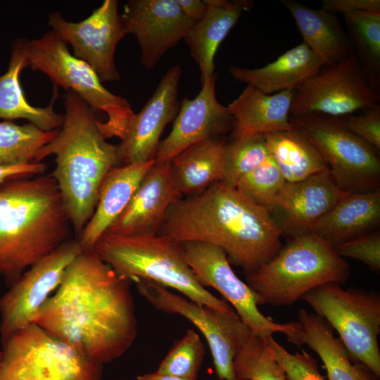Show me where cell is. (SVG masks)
<instances>
[{
	"mask_svg": "<svg viewBox=\"0 0 380 380\" xmlns=\"http://www.w3.org/2000/svg\"><path fill=\"white\" fill-rule=\"evenodd\" d=\"M182 197L170 163L155 162L143 177L126 209L108 232L118 235L157 234L171 206Z\"/></svg>",
	"mask_w": 380,
	"mask_h": 380,
	"instance_id": "cell-20",
	"label": "cell"
},
{
	"mask_svg": "<svg viewBox=\"0 0 380 380\" xmlns=\"http://www.w3.org/2000/svg\"><path fill=\"white\" fill-rule=\"evenodd\" d=\"M297 328L289 342L307 345L322 360L328 380H379L364 364L351 360L348 351L332 328L321 316L304 308L298 312Z\"/></svg>",
	"mask_w": 380,
	"mask_h": 380,
	"instance_id": "cell-22",
	"label": "cell"
},
{
	"mask_svg": "<svg viewBox=\"0 0 380 380\" xmlns=\"http://www.w3.org/2000/svg\"><path fill=\"white\" fill-rule=\"evenodd\" d=\"M58 130L44 131L30 122L20 125L0 122V165L34 162L37 152L56 137Z\"/></svg>",
	"mask_w": 380,
	"mask_h": 380,
	"instance_id": "cell-32",
	"label": "cell"
},
{
	"mask_svg": "<svg viewBox=\"0 0 380 380\" xmlns=\"http://www.w3.org/2000/svg\"><path fill=\"white\" fill-rule=\"evenodd\" d=\"M120 17L126 34L137 37L141 63L148 69L184 39L195 23L183 14L176 0H129Z\"/></svg>",
	"mask_w": 380,
	"mask_h": 380,
	"instance_id": "cell-16",
	"label": "cell"
},
{
	"mask_svg": "<svg viewBox=\"0 0 380 380\" xmlns=\"http://www.w3.org/2000/svg\"><path fill=\"white\" fill-rule=\"evenodd\" d=\"M296 91L266 94L246 85L227 108L232 116V139L291 129V106Z\"/></svg>",
	"mask_w": 380,
	"mask_h": 380,
	"instance_id": "cell-23",
	"label": "cell"
},
{
	"mask_svg": "<svg viewBox=\"0 0 380 380\" xmlns=\"http://www.w3.org/2000/svg\"><path fill=\"white\" fill-rule=\"evenodd\" d=\"M270 156L264 134L232 139L223 150V173L220 182L236 187L245 175L262 163Z\"/></svg>",
	"mask_w": 380,
	"mask_h": 380,
	"instance_id": "cell-33",
	"label": "cell"
},
{
	"mask_svg": "<svg viewBox=\"0 0 380 380\" xmlns=\"http://www.w3.org/2000/svg\"><path fill=\"white\" fill-rule=\"evenodd\" d=\"M225 144L222 136L210 138L192 145L171 160V171L182 196L196 194L222 181Z\"/></svg>",
	"mask_w": 380,
	"mask_h": 380,
	"instance_id": "cell-29",
	"label": "cell"
},
{
	"mask_svg": "<svg viewBox=\"0 0 380 380\" xmlns=\"http://www.w3.org/2000/svg\"><path fill=\"white\" fill-rule=\"evenodd\" d=\"M216 80L215 75L201 85L194 99L184 97L170 132L159 143L156 163H170L192 145L220 137L232 128L233 119L227 106L216 98Z\"/></svg>",
	"mask_w": 380,
	"mask_h": 380,
	"instance_id": "cell-17",
	"label": "cell"
},
{
	"mask_svg": "<svg viewBox=\"0 0 380 380\" xmlns=\"http://www.w3.org/2000/svg\"><path fill=\"white\" fill-rule=\"evenodd\" d=\"M28 42L19 38L13 43L8 70L0 76V119H25L44 131L58 129L63 123L64 115L56 113L53 108L58 87H53L52 99L46 107L30 104L22 89L20 75L29 65Z\"/></svg>",
	"mask_w": 380,
	"mask_h": 380,
	"instance_id": "cell-26",
	"label": "cell"
},
{
	"mask_svg": "<svg viewBox=\"0 0 380 380\" xmlns=\"http://www.w3.org/2000/svg\"><path fill=\"white\" fill-rule=\"evenodd\" d=\"M289 11L303 43L322 62L331 65L354 52L348 34L336 15L323 8H309L295 0H280Z\"/></svg>",
	"mask_w": 380,
	"mask_h": 380,
	"instance_id": "cell-28",
	"label": "cell"
},
{
	"mask_svg": "<svg viewBox=\"0 0 380 380\" xmlns=\"http://www.w3.org/2000/svg\"><path fill=\"white\" fill-rule=\"evenodd\" d=\"M205 348L200 336L189 329L168 352L156 371L190 380H196Z\"/></svg>",
	"mask_w": 380,
	"mask_h": 380,
	"instance_id": "cell-35",
	"label": "cell"
},
{
	"mask_svg": "<svg viewBox=\"0 0 380 380\" xmlns=\"http://www.w3.org/2000/svg\"><path fill=\"white\" fill-rule=\"evenodd\" d=\"M339 334L353 362L380 376V296L360 289H343L341 284L321 285L301 298Z\"/></svg>",
	"mask_w": 380,
	"mask_h": 380,
	"instance_id": "cell-9",
	"label": "cell"
},
{
	"mask_svg": "<svg viewBox=\"0 0 380 380\" xmlns=\"http://www.w3.org/2000/svg\"><path fill=\"white\" fill-rule=\"evenodd\" d=\"M0 380H101L98 362L38 324L2 339Z\"/></svg>",
	"mask_w": 380,
	"mask_h": 380,
	"instance_id": "cell-8",
	"label": "cell"
},
{
	"mask_svg": "<svg viewBox=\"0 0 380 380\" xmlns=\"http://www.w3.org/2000/svg\"><path fill=\"white\" fill-rule=\"evenodd\" d=\"M285 183L270 155L262 163L243 176L236 188L255 204L269 209Z\"/></svg>",
	"mask_w": 380,
	"mask_h": 380,
	"instance_id": "cell-36",
	"label": "cell"
},
{
	"mask_svg": "<svg viewBox=\"0 0 380 380\" xmlns=\"http://www.w3.org/2000/svg\"><path fill=\"white\" fill-rule=\"evenodd\" d=\"M135 283L139 293L155 308L185 317L202 333L220 380H236L234 358L254 332L234 310L223 311L197 303L153 281Z\"/></svg>",
	"mask_w": 380,
	"mask_h": 380,
	"instance_id": "cell-11",
	"label": "cell"
},
{
	"mask_svg": "<svg viewBox=\"0 0 380 380\" xmlns=\"http://www.w3.org/2000/svg\"><path fill=\"white\" fill-rule=\"evenodd\" d=\"M94 251L122 279L153 281L197 303L234 310L198 282L179 244L158 233L118 235L107 231L98 239Z\"/></svg>",
	"mask_w": 380,
	"mask_h": 380,
	"instance_id": "cell-5",
	"label": "cell"
},
{
	"mask_svg": "<svg viewBox=\"0 0 380 380\" xmlns=\"http://www.w3.org/2000/svg\"><path fill=\"white\" fill-rule=\"evenodd\" d=\"M81 251L79 240L72 238L36 262L9 286L0 298L1 339L34 323Z\"/></svg>",
	"mask_w": 380,
	"mask_h": 380,
	"instance_id": "cell-14",
	"label": "cell"
},
{
	"mask_svg": "<svg viewBox=\"0 0 380 380\" xmlns=\"http://www.w3.org/2000/svg\"><path fill=\"white\" fill-rule=\"evenodd\" d=\"M179 246L198 282L205 288L217 290L255 334L268 337L279 332L285 334L287 340L293 336L297 322L279 324L265 316L258 308V296L235 274L221 248L196 241L179 243Z\"/></svg>",
	"mask_w": 380,
	"mask_h": 380,
	"instance_id": "cell-13",
	"label": "cell"
},
{
	"mask_svg": "<svg viewBox=\"0 0 380 380\" xmlns=\"http://www.w3.org/2000/svg\"><path fill=\"white\" fill-rule=\"evenodd\" d=\"M266 338L274 357L284 369L287 380H327L320 373L315 359L305 350L292 354L272 336Z\"/></svg>",
	"mask_w": 380,
	"mask_h": 380,
	"instance_id": "cell-37",
	"label": "cell"
},
{
	"mask_svg": "<svg viewBox=\"0 0 380 380\" xmlns=\"http://www.w3.org/2000/svg\"><path fill=\"white\" fill-rule=\"evenodd\" d=\"M72 233L50 174L0 184V277L8 286Z\"/></svg>",
	"mask_w": 380,
	"mask_h": 380,
	"instance_id": "cell-4",
	"label": "cell"
},
{
	"mask_svg": "<svg viewBox=\"0 0 380 380\" xmlns=\"http://www.w3.org/2000/svg\"><path fill=\"white\" fill-rule=\"evenodd\" d=\"M354 52L370 85L380 82V13L357 11L342 14Z\"/></svg>",
	"mask_w": 380,
	"mask_h": 380,
	"instance_id": "cell-31",
	"label": "cell"
},
{
	"mask_svg": "<svg viewBox=\"0 0 380 380\" xmlns=\"http://www.w3.org/2000/svg\"><path fill=\"white\" fill-rule=\"evenodd\" d=\"M176 1L183 14L194 22L203 18L208 9L204 0H176Z\"/></svg>",
	"mask_w": 380,
	"mask_h": 380,
	"instance_id": "cell-42",
	"label": "cell"
},
{
	"mask_svg": "<svg viewBox=\"0 0 380 380\" xmlns=\"http://www.w3.org/2000/svg\"><path fill=\"white\" fill-rule=\"evenodd\" d=\"M136 380H190L169 374H160L156 372L139 375Z\"/></svg>",
	"mask_w": 380,
	"mask_h": 380,
	"instance_id": "cell-43",
	"label": "cell"
},
{
	"mask_svg": "<svg viewBox=\"0 0 380 380\" xmlns=\"http://www.w3.org/2000/svg\"><path fill=\"white\" fill-rule=\"evenodd\" d=\"M356 54L324 65L296 90L290 116L319 114L338 118L379 104Z\"/></svg>",
	"mask_w": 380,
	"mask_h": 380,
	"instance_id": "cell-12",
	"label": "cell"
},
{
	"mask_svg": "<svg viewBox=\"0 0 380 380\" xmlns=\"http://www.w3.org/2000/svg\"><path fill=\"white\" fill-rule=\"evenodd\" d=\"M350 275L346 261L310 232L292 238L272 259L247 274L246 284L260 305L286 306L321 285L344 284Z\"/></svg>",
	"mask_w": 380,
	"mask_h": 380,
	"instance_id": "cell-6",
	"label": "cell"
},
{
	"mask_svg": "<svg viewBox=\"0 0 380 380\" xmlns=\"http://www.w3.org/2000/svg\"><path fill=\"white\" fill-rule=\"evenodd\" d=\"M380 222V191L348 194L312 227L332 248L371 232Z\"/></svg>",
	"mask_w": 380,
	"mask_h": 380,
	"instance_id": "cell-27",
	"label": "cell"
},
{
	"mask_svg": "<svg viewBox=\"0 0 380 380\" xmlns=\"http://www.w3.org/2000/svg\"><path fill=\"white\" fill-rule=\"evenodd\" d=\"M181 75L179 65L168 69L152 96L135 114L127 134L117 144L122 165L154 160L162 133L179 110L177 96Z\"/></svg>",
	"mask_w": 380,
	"mask_h": 380,
	"instance_id": "cell-18",
	"label": "cell"
},
{
	"mask_svg": "<svg viewBox=\"0 0 380 380\" xmlns=\"http://www.w3.org/2000/svg\"><path fill=\"white\" fill-rule=\"evenodd\" d=\"M158 234L178 244L196 241L217 246L246 275L282 247L281 232L269 210L220 182L177 201Z\"/></svg>",
	"mask_w": 380,
	"mask_h": 380,
	"instance_id": "cell-2",
	"label": "cell"
},
{
	"mask_svg": "<svg viewBox=\"0 0 380 380\" xmlns=\"http://www.w3.org/2000/svg\"><path fill=\"white\" fill-rule=\"evenodd\" d=\"M322 8L342 14L357 11L380 13L379 0H323Z\"/></svg>",
	"mask_w": 380,
	"mask_h": 380,
	"instance_id": "cell-40",
	"label": "cell"
},
{
	"mask_svg": "<svg viewBox=\"0 0 380 380\" xmlns=\"http://www.w3.org/2000/svg\"><path fill=\"white\" fill-rule=\"evenodd\" d=\"M324 66L303 42L259 68L231 66L228 71L236 81L252 86L266 94L296 91Z\"/></svg>",
	"mask_w": 380,
	"mask_h": 380,
	"instance_id": "cell-25",
	"label": "cell"
},
{
	"mask_svg": "<svg viewBox=\"0 0 380 380\" xmlns=\"http://www.w3.org/2000/svg\"><path fill=\"white\" fill-rule=\"evenodd\" d=\"M28 67L47 75L53 86L78 94L94 111L107 115L99 128L107 139L127 134L135 113L124 97L108 90L86 62L70 53L67 44L53 31L28 42Z\"/></svg>",
	"mask_w": 380,
	"mask_h": 380,
	"instance_id": "cell-7",
	"label": "cell"
},
{
	"mask_svg": "<svg viewBox=\"0 0 380 380\" xmlns=\"http://www.w3.org/2000/svg\"><path fill=\"white\" fill-rule=\"evenodd\" d=\"M346 194L327 170L299 182H286L268 210L282 235L292 239L310 233Z\"/></svg>",
	"mask_w": 380,
	"mask_h": 380,
	"instance_id": "cell-19",
	"label": "cell"
},
{
	"mask_svg": "<svg viewBox=\"0 0 380 380\" xmlns=\"http://www.w3.org/2000/svg\"><path fill=\"white\" fill-rule=\"evenodd\" d=\"M155 160L115 166L104 177L95 210L79 238L82 251H92L98 239L129 205L143 177Z\"/></svg>",
	"mask_w": 380,
	"mask_h": 380,
	"instance_id": "cell-21",
	"label": "cell"
},
{
	"mask_svg": "<svg viewBox=\"0 0 380 380\" xmlns=\"http://www.w3.org/2000/svg\"><path fill=\"white\" fill-rule=\"evenodd\" d=\"M2 351L0 350V365H1V360H2Z\"/></svg>",
	"mask_w": 380,
	"mask_h": 380,
	"instance_id": "cell-44",
	"label": "cell"
},
{
	"mask_svg": "<svg viewBox=\"0 0 380 380\" xmlns=\"http://www.w3.org/2000/svg\"><path fill=\"white\" fill-rule=\"evenodd\" d=\"M204 1L208 6L205 15L194 23L184 38L199 67L201 85L215 75L214 59L220 44L253 4L248 0Z\"/></svg>",
	"mask_w": 380,
	"mask_h": 380,
	"instance_id": "cell-24",
	"label": "cell"
},
{
	"mask_svg": "<svg viewBox=\"0 0 380 380\" xmlns=\"http://www.w3.org/2000/svg\"><path fill=\"white\" fill-rule=\"evenodd\" d=\"M348 131L380 150V106L376 104L362 110L359 115L336 118Z\"/></svg>",
	"mask_w": 380,
	"mask_h": 380,
	"instance_id": "cell-39",
	"label": "cell"
},
{
	"mask_svg": "<svg viewBox=\"0 0 380 380\" xmlns=\"http://www.w3.org/2000/svg\"><path fill=\"white\" fill-rule=\"evenodd\" d=\"M132 281L94 250L82 251L34 322L101 364L122 356L137 334Z\"/></svg>",
	"mask_w": 380,
	"mask_h": 380,
	"instance_id": "cell-1",
	"label": "cell"
},
{
	"mask_svg": "<svg viewBox=\"0 0 380 380\" xmlns=\"http://www.w3.org/2000/svg\"><path fill=\"white\" fill-rule=\"evenodd\" d=\"M48 24L71 45L75 57L89 65L102 83L120 80L115 53L127 34L118 12V1L105 0L89 17L77 23L66 20L60 12L50 13Z\"/></svg>",
	"mask_w": 380,
	"mask_h": 380,
	"instance_id": "cell-15",
	"label": "cell"
},
{
	"mask_svg": "<svg viewBox=\"0 0 380 380\" xmlns=\"http://www.w3.org/2000/svg\"><path fill=\"white\" fill-rule=\"evenodd\" d=\"M236 380H287L266 337L255 333L234 360Z\"/></svg>",
	"mask_w": 380,
	"mask_h": 380,
	"instance_id": "cell-34",
	"label": "cell"
},
{
	"mask_svg": "<svg viewBox=\"0 0 380 380\" xmlns=\"http://www.w3.org/2000/svg\"><path fill=\"white\" fill-rule=\"evenodd\" d=\"M63 100V123L56 137L37 152L34 162L55 156L56 167L50 175L78 239L95 210L104 177L120 159L117 144L103 137L91 108L72 91H66Z\"/></svg>",
	"mask_w": 380,
	"mask_h": 380,
	"instance_id": "cell-3",
	"label": "cell"
},
{
	"mask_svg": "<svg viewBox=\"0 0 380 380\" xmlns=\"http://www.w3.org/2000/svg\"><path fill=\"white\" fill-rule=\"evenodd\" d=\"M264 137L286 182H299L329 170L317 148L297 128L267 133Z\"/></svg>",
	"mask_w": 380,
	"mask_h": 380,
	"instance_id": "cell-30",
	"label": "cell"
},
{
	"mask_svg": "<svg viewBox=\"0 0 380 380\" xmlns=\"http://www.w3.org/2000/svg\"><path fill=\"white\" fill-rule=\"evenodd\" d=\"M46 169L47 165L43 162L24 165H0V184L16 178L42 175Z\"/></svg>",
	"mask_w": 380,
	"mask_h": 380,
	"instance_id": "cell-41",
	"label": "cell"
},
{
	"mask_svg": "<svg viewBox=\"0 0 380 380\" xmlns=\"http://www.w3.org/2000/svg\"><path fill=\"white\" fill-rule=\"evenodd\" d=\"M333 248L341 257L361 261L374 272L380 270L379 231H371L361 234Z\"/></svg>",
	"mask_w": 380,
	"mask_h": 380,
	"instance_id": "cell-38",
	"label": "cell"
},
{
	"mask_svg": "<svg viewBox=\"0 0 380 380\" xmlns=\"http://www.w3.org/2000/svg\"><path fill=\"white\" fill-rule=\"evenodd\" d=\"M289 120L317 148L343 191L379 190L380 160L375 148L346 129L336 118L309 114L290 116Z\"/></svg>",
	"mask_w": 380,
	"mask_h": 380,
	"instance_id": "cell-10",
	"label": "cell"
}]
</instances>
